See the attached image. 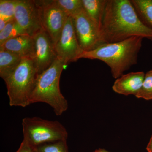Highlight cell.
Listing matches in <instances>:
<instances>
[{
    "mask_svg": "<svg viewBox=\"0 0 152 152\" xmlns=\"http://www.w3.org/2000/svg\"><path fill=\"white\" fill-rule=\"evenodd\" d=\"M135 96L146 100H152V70L145 74L141 88Z\"/></svg>",
    "mask_w": 152,
    "mask_h": 152,
    "instance_id": "cell-20",
    "label": "cell"
},
{
    "mask_svg": "<svg viewBox=\"0 0 152 152\" xmlns=\"http://www.w3.org/2000/svg\"><path fill=\"white\" fill-rule=\"evenodd\" d=\"M38 75L32 59L23 58L13 72L4 80L10 106L26 107L30 105Z\"/></svg>",
    "mask_w": 152,
    "mask_h": 152,
    "instance_id": "cell-4",
    "label": "cell"
},
{
    "mask_svg": "<svg viewBox=\"0 0 152 152\" xmlns=\"http://www.w3.org/2000/svg\"><path fill=\"white\" fill-rule=\"evenodd\" d=\"M17 1L18 0H1L0 18L8 22L15 20Z\"/></svg>",
    "mask_w": 152,
    "mask_h": 152,
    "instance_id": "cell-18",
    "label": "cell"
},
{
    "mask_svg": "<svg viewBox=\"0 0 152 152\" xmlns=\"http://www.w3.org/2000/svg\"><path fill=\"white\" fill-rule=\"evenodd\" d=\"M8 22L5 20L0 18V31L4 29Z\"/></svg>",
    "mask_w": 152,
    "mask_h": 152,
    "instance_id": "cell-22",
    "label": "cell"
},
{
    "mask_svg": "<svg viewBox=\"0 0 152 152\" xmlns=\"http://www.w3.org/2000/svg\"><path fill=\"white\" fill-rule=\"evenodd\" d=\"M23 140L32 148L46 143L67 140L68 133L60 122L39 117H26L22 120Z\"/></svg>",
    "mask_w": 152,
    "mask_h": 152,
    "instance_id": "cell-5",
    "label": "cell"
},
{
    "mask_svg": "<svg viewBox=\"0 0 152 152\" xmlns=\"http://www.w3.org/2000/svg\"><path fill=\"white\" fill-rule=\"evenodd\" d=\"M15 20L26 33L31 37L43 28L38 1L18 0Z\"/></svg>",
    "mask_w": 152,
    "mask_h": 152,
    "instance_id": "cell-9",
    "label": "cell"
},
{
    "mask_svg": "<svg viewBox=\"0 0 152 152\" xmlns=\"http://www.w3.org/2000/svg\"><path fill=\"white\" fill-rule=\"evenodd\" d=\"M16 152H34L32 147L27 142L23 140L20 147Z\"/></svg>",
    "mask_w": 152,
    "mask_h": 152,
    "instance_id": "cell-21",
    "label": "cell"
},
{
    "mask_svg": "<svg viewBox=\"0 0 152 152\" xmlns=\"http://www.w3.org/2000/svg\"><path fill=\"white\" fill-rule=\"evenodd\" d=\"M139 18L152 30V0H131Z\"/></svg>",
    "mask_w": 152,
    "mask_h": 152,
    "instance_id": "cell-15",
    "label": "cell"
},
{
    "mask_svg": "<svg viewBox=\"0 0 152 152\" xmlns=\"http://www.w3.org/2000/svg\"><path fill=\"white\" fill-rule=\"evenodd\" d=\"M146 150L148 152H152V136L147 145Z\"/></svg>",
    "mask_w": 152,
    "mask_h": 152,
    "instance_id": "cell-23",
    "label": "cell"
},
{
    "mask_svg": "<svg viewBox=\"0 0 152 152\" xmlns=\"http://www.w3.org/2000/svg\"><path fill=\"white\" fill-rule=\"evenodd\" d=\"M145 75V74L143 72L123 75L115 81L112 87L113 90L120 94L136 96L141 88Z\"/></svg>",
    "mask_w": 152,
    "mask_h": 152,
    "instance_id": "cell-11",
    "label": "cell"
},
{
    "mask_svg": "<svg viewBox=\"0 0 152 152\" xmlns=\"http://www.w3.org/2000/svg\"><path fill=\"white\" fill-rule=\"evenodd\" d=\"M102 43H113L134 37L152 41V30L140 19L129 0H107L99 30Z\"/></svg>",
    "mask_w": 152,
    "mask_h": 152,
    "instance_id": "cell-1",
    "label": "cell"
},
{
    "mask_svg": "<svg viewBox=\"0 0 152 152\" xmlns=\"http://www.w3.org/2000/svg\"><path fill=\"white\" fill-rule=\"evenodd\" d=\"M55 47L57 58L65 65L77 61L83 52L79 45L72 17L68 18Z\"/></svg>",
    "mask_w": 152,
    "mask_h": 152,
    "instance_id": "cell-8",
    "label": "cell"
},
{
    "mask_svg": "<svg viewBox=\"0 0 152 152\" xmlns=\"http://www.w3.org/2000/svg\"><path fill=\"white\" fill-rule=\"evenodd\" d=\"M71 17L79 45L83 51L93 50L102 44L99 28L88 16L83 8Z\"/></svg>",
    "mask_w": 152,
    "mask_h": 152,
    "instance_id": "cell-7",
    "label": "cell"
},
{
    "mask_svg": "<svg viewBox=\"0 0 152 152\" xmlns=\"http://www.w3.org/2000/svg\"><path fill=\"white\" fill-rule=\"evenodd\" d=\"M23 58L11 52L0 49V77L3 80L16 69Z\"/></svg>",
    "mask_w": 152,
    "mask_h": 152,
    "instance_id": "cell-13",
    "label": "cell"
},
{
    "mask_svg": "<svg viewBox=\"0 0 152 152\" xmlns=\"http://www.w3.org/2000/svg\"><path fill=\"white\" fill-rule=\"evenodd\" d=\"M95 152H110L107 150L104 149L99 148L98 149L96 150L95 151Z\"/></svg>",
    "mask_w": 152,
    "mask_h": 152,
    "instance_id": "cell-24",
    "label": "cell"
},
{
    "mask_svg": "<svg viewBox=\"0 0 152 152\" xmlns=\"http://www.w3.org/2000/svg\"><path fill=\"white\" fill-rule=\"evenodd\" d=\"M107 0H82L83 8L100 30Z\"/></svg>",
    "mask_w": 152,
    "mask_h": 152,
    "instance_id": "cell-14",
    "label": "cell"
},
{
    "mask_svg": "<svg viewBox=\"0 0 152 152\" xmlns=\"http://www.w3.org/2000/svg\"><path fill=\"white\" fill-rule=\"evenodd\" d=\"M32 148L34 152H69L67 140L46 143Z\"/></svg>",
    "mask_w": 152,
    "mask_h": 152,
    "instance_id": "cell-17",
    "label": "cell"
},
{
    "mask_svg": "<svg viewBox=\"0 0 152 152\" xmlns=\"http://www.w3.org/2000/svg\"><path fill=\"white\" fill-rule=\"evenodd\" d=\"M38 2L40 9L43 28L55 45L69 16L58 4L56 0L38 1Z\"/></svg>",
    "mask_w": 152,
    "mask_h": 152,
    "instance_id": "cell-6",
    "label": "cell"
},
{
    "mask_svg": "<svg viewBox=\"0 0 152 152\" xmlns=\"http://www.w3.org/2000/svg\"><path fill=\"white\" fill-rule=\"evenodd\" d=\"M0 49L11 52L22 58L33 59L34 53V39L27 34L21 35L6 41L0 46Z\"/></svg>",
    "mask_w": 152,
    "mask_h": 152,
    "instance_id": "cell-12",
    "label": "cell"
},
{
    "mask_svg": "<svg viewBox=\"0 0 152 152\" xmlns=\"http://www.w3.org/2000/svg\"><path fill=\"white\" fill-rule=\"evenodd\" d=\"M56 1L69 16H72L83 9L82 0H56Z\"/></svg>",
    "mask_w": 152,
    "mask_h": 152,
    "instance_id": "cell-19",
    "label": "cell"
},
{
    "mask_svg": "<svg viewBox=\"0 0 152 152\" xmlns=\"http://www.w3.org/2000/svg\"><path fill=\"white\" fill-rule=\"evenodd\" d=\"M94 152H95L94 151Z\"/></svg>",
    "mask_w": 152,
    "mask_h": 152,
    "instance_id": "cell-25",
    "label": "cell"
},
{
    "mask_svg": "<svg viewBox=\"0 0 152 152\" xmlns=\"http://www.w3.org/2000/svg\"><path fill=\"white\" fill-rule=\"evenodd\" d=\"M64 66V63L57 58L48 69L38 75L30 104L38 102L48 104L57 116L66 111L68 102L60 88V78Z\"/></svg>",
    "mask_w": 152,
    "mask_h": 152,
    "instance_id": "cell-3",
    "label": "cell"
},
{
    "mask_svg": "<svg viewBox=\"0 0 152 152\" xmlns=\"http://www.w3.org/2000/svg\"><path fill=\"white\" fill-rule=\"evenodd\" d=\"M143 39L134 37L118 42L103 44L93 50L83 52L79 59L87 58L104 62L110 69L113 77L117 79L137 63Z\"/></svg>",
    "mask_w": 152,
    "mask_h": 152,
    "instance_id": "cell-2",
    "label": "cell"
},
{
    "mask_svg": "<svg viewBox=\"0 0 152 152\" xmlns=\"http://www.w3.org/2000/svg\"><path fill=\"white\" fill-rule=\"evenodd\" d=\"M24 34H27L15 20L9 21L4 29L0 31V46L10 39Z\"/></svg>",
    "mask_w": 152,
    "mask_h": 152,
    "instance_id": "cell-16",
    "label": "cell"
},
{
    "mask_svg": "<svg viewBox=\"0 0 152 152\" xmlns=\"http://www.w3.org/2000/svg\"><path fill=\"white\" fill-rule=\"evenodd\" d=\"M34 53L33 60L38 75L46 70L57 58L55 45L43 28L33 37Z\"/></svg>",
    "mask_w": 152,
    "mask_h": 152,
    "instance_id": "cell-10",
    "label": "cell"
}]
</instances>
